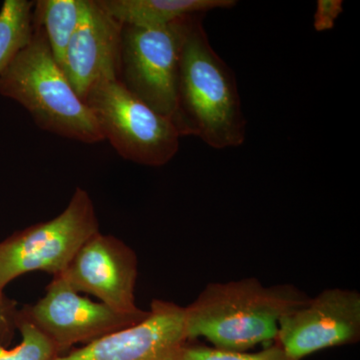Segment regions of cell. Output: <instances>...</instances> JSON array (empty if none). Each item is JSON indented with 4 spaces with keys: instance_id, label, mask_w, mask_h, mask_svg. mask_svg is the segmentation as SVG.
<instances>
[{
    "instance_id": "9a60e30c",
    "label": "cell",
    "mask_w": 360,
    "mask_h": 360,
    "mask_svg": "<svg viewBox=\"0 0 360 360\" xmlns=\"http://www.w3.org/2000/svg\"><path fill=\"white\" fill-rule=\"evenodd\" d=\"M16 328L22 340L18 347L7 349L0 345V360H54L60 356L58 348L46 335L18 310Z\"/></svg>"
},
{
    "instance_id": "5bb4252c",
    "label": "cell",
    "mask_w": 360,
    "mask_h": 360,
    "mask_svg": "<svg viewBox=\"0 0 360 360\" xmlns=\"http://www.w3.org/2000/svg\"><path fill=\"white\" fill-rule=\"evenodd\" d=\"M35 1L6 0L0 9V75L32 40Z\"/></svg>"
},
{
    "instance_id": "6da1fadb",
    "label": "cell",
    "mask_w": 360,
    "mask_h": 360,
    "mask_svg": "<svg viewBox=\"0 0 360 360\" xmlns=\"http://www.w3.org/2000/svg\"><path fill=\"white\" fill-rule=\"evenodd\" d=\"M205 13L194 14L180 56L176 127L214 149L245 141L246 122L236 75L212 49L203 26Z\"/></svg>"
},
{
    "instance_id": "30bf717a",
    "label": "cell",
    "mask_w": 360,
    "mask_h": 360,
    "mask_svg": "<svg viewBox=\"0 0 360 360\" xmlns=\"http://www.w3.org/2000/svg\"><path fill=\"white\" fill-rule=\"evenodd\" d=\"M188 342L184 307L155 300L139 323L54 360H180Z\"/></svg>"
},
{
    "instance_id": "8fae6325",
    "label": "cell",
    "mask_w": 360,
    "mask_h": 360,
    "mask_svg": "<svg viewBox=\"0 0 360 360\" xmlns=\"http://www.w3.org/2000/svg\"><path fill=\"white\" fill-rule=\"evenodd\" d=\"M123 25L96 0H87L84 18L73 33L61 70L84 101L97 82L120 78Z\"/></svg>"
},
{
    "instance_id": "ba28073f",
    "label": "cell",
    "mask_w": 360,
    "mask_h": 360,
    "mask_svg": "<svg viewBox=\"0 0 360 360\" xmlns=\"http://www.w3.org/2000/svg\"><path fill=\"white\" fill-rule=\"evenodd\" d=\"M360 340L359 291L330 288L279 321L277 343L292 360Z\"/></svg>"
},
{
    "instance_id": "5b68a950",
    "label": "cell",
    "mask_w": 360,
    "mask_h": 360,
    "mask_svg": "<svg viewBox=\"0 0 360 360\" xmlns=\"http://www.w3.org/2000/svg\"><path fill=\"white\" fill-rule=\"evenodd\" d=\"M98 231L91 198L86 191L77 187L58 217L16 231L0 243V290L28 272L58 276L80 248Z\"/></svg>"
},
{
    "instance_id": "4fadbf2b",
    "label": "cell",
    "mask_w": 360,
    "mask_h": 360,
    "mask_svg": "<svg viewBox=\"0 0 360 360\" xmlns=\"http://www.w3.org/2000/svg\"><path fill=\"white\" fill-rule=\"evenodd\" d=\"M87 0L35 1L33 22L44 30L52 56L60 68L71 37L84 18Z\"/></svg>"
},
{
    "instance_id": "52a82bcc",
    "label": "cell",
    "mask_w": 360,
    "mask_h": 360,
    "mask_svg": "<svg viewBox=\"0 0 360 360\" xmlns=\"http://www.w3.org/2000/svg\"><path fill=\"white\" fill-rule=\"evenodd\" d=\"M20 312L54 343L60 355L77 343L89 345L134 326L148 314H122L103 302H92L59 276H53L41 300Z\"/></svg>"
},
{
    "instance_id": "7a4b0ae2",
    "label": "cell",
    "mask_w": 360,
    "mask_h": 360,
    "mask_svg": "<svg viewBox=\"0 0 360 360\" xmlns=\"http://www.w3.org/2000/svg\"><path fill=\"white\" fill-rule=\"evenodd\" d=\"M309 298L292 284L264 286L255 277L210 283L184 307L187 338H205L217 349L246 352L276 340L279 321Z\"/></svg>"
},
{
    "instance_id": "e0dca14e",
    "label": "cell",
    "mask_w": 360,
    "mask_h": 360,
    "mask_svg": "<svg viewBox=\"0 0 360 360\" xmlns=\"http://www.w3.org/2000/svg\"><path fill=\"white\" fill-rule=\"evenodd\" d=\"M342 11L343 1L341 0H319L314 13V30L319 32L333 30Z\"/></svg>"
},
{
    "instance_id": "8992f818",
    "label": "cell",
    "mask_w": 360,
    "mask_h": 360,
    "mask_svg": "<svg viewBox=\"0 0 360 360\" xmlns=\"http://www.w3.org/2000/svg\"><path fill=\"white\" fill-rule=\"evenodd\" d=\"M193 15L162 27L123 26L120 79L175 125L180 56Z\"/></svg>"
},
{
    "instance_id": "277c9868",
    "label": "cell",
    "mask_w": 360,
    "mask_h": 360,
    "mask_svg": "<svg viewBox=\"0 0 360 360\" xmlns=\"http://www.w3.org/2000/svg\"><path fill=\"white\" fill-rule=\"evenodd\" d=\"M84 101L94 112L104 141L124 160L158 167L179 153L181 134L174 122L146 105L120 78L97 82Z\"/></svg>"
},
{
    "instance_id": "ac0fdd59",
    "label": "cell",
    "mask_w": 360,
    "mask_h": 360,
    "mask_svg": "<svg viewBox=\"0 0 360 360\" xmlns=\"http://www.w3.org/2000/svg\"><path fill=\"white\" fill-rule=\"evenodd\" d=\"M18 310L15 303L9 300L0 290V338H9L16 328Z\"/></svg>"
},
{
    "instance_id": "9c48e42d",
    "label": "cell",
    "mask_w": 360,
    "mask_h": 360,
    "mask_svg": "<svg viewBox=\"0 0 360 360\" xmlns=\"http://www.w3.org/2000/svg\"><path fill=\"white\" fill-rule=\"evenodd\" d=\"M137 257L122 240L101 231L77 251L58 276L77 292L89 293L116 311L139 314L135 304Z\"/></svg>"
},
{
    "instance_id": "3957f363",
    "label": "cell",
    "mask_w": 360,
    "mask_h": 360,
    "mask_svg": "<svg viewBox=\"0 0 360 360\" xmlns=\"http://www.w3.org/2000/svg\"><path fill=\"white\" fill-rule=\"evenodd\" d=\"M0 75V94L21 104L40 129L84 143L104 141L94 112L77 96L56 63L44 30Z\"/></svg>"
},
{
    "instance_id": "7c38bea8",
    "label": "cell",
    "mask_w": 360,
    "mask_h": 360,
    "mask_svg": "<svg viewBox=\"0 0 360 360\" xmlns=\"http://www.w3.org/2000/svg\"><path fill=\"white\" fill-rule=\"evenodd\" d=\"M110 15L123 26L158 28L187 16L213 9H229L236 0H96Z\"/></svg>"
},
{
    "instance_id": "2e32d148",
    "label": "cell",
    "mask_w": 360,
    "mask_h": 360,
    "mask_svg": "<svg viewBox=\"0 0 360 360\" xmlns=\"http://www.w3.org/2000/svg\"><path fill=\"white\" fill-rule=\"evenodd\" d=\"M180 360H292L277 343L269 345L255 354L248 352H225L205 345L187 343L182 350Z\"/></svg>"
}]
</instances>
